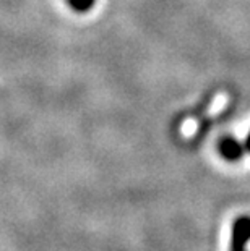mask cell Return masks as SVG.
I'll return each instance as SVG.
<instances>
[{
    "mask_svg": "<svg viewBox=\"0 0 250 251\" xmlns=\"http://www.w3.org/2000/svg\"><path fill=\"white\" fill-rule=\"evenodd\" d=\"M229 102L231 96L227 93H216L211 102L206 107H203V110L198 115H190L182 119V122L179 124L180 138L185 141H192L196 136H200L210 122L215 120L216 117L222 115V112H226Z\"/></svg>",
    "mask_w": 250,
    "mask_h": 251,
    "instance_id": "obj_1",
    "label": "cell"
},
{
    "mask_svg": "<svg viewBox=\"0 0 250 251\" xmlns=\"http://www.w3.org/2000/svg\"><path fill=\"white\" fill-rule=\"evenodd\" d=\"M250 240V217L242 216L232 224L231 251H246V243Z\"/></svg>",
    "mask_w": 250,
    "mask_h": 251,
    "instance_id": "obj_2",
    "label": "cell"
},
{
    "mask_svg": "<svg viewBox=\"0 0 250 251\" xmlns=\"http://www.w3.org/2000/svg\"><path fill=\"white\" fill-rule=\"evenodd\" d=\"M94 2H96V0H68L70 7L75 10V12H86Z\"/></svg>",
    "mask_w": 250,
    "mask_h": 251,
    "instance_id": "obj_3",
    "label": "cell"
}]
</instances>
